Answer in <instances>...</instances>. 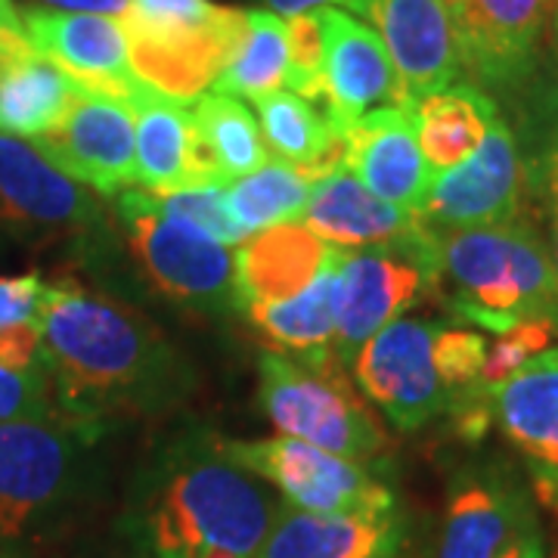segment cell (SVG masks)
Here are the masks:
<instances>
[{
  "instance_id": "cell-1",
  "label": "cell",
  "mask_w": 558,
  "mask_h": 558,
  "mask_svg": "<svg viewBox=\"0 0 558 558\" xmlns=\"http://www.w3.org/2000/svg\"><path fill=\"white\" fill-rule=\"evenodd\" d=\"M40 363L69 418L159 410L180 391L183 369L149 319L75 279L47 286L40 304Z\"/></svg>"
},
{
  "instance_id": "cell-2",
  "label": "cell",
  "mask_w": 558,
  "mask_h": 558,
  "mask_svg": "<svg viewBox=\"0 0 558 558\" xmlns=\"http://www.w3.org/2000/svg\"><path fill=\"white\" fill-rule=\"evenodd\" d=\"M277 512L260 478L211 450L161 475L146 534L159 558H260Z\"/></svg>"
},
{
  "instance_id": "cell-3",
  "label": "cell",
  "mask_w": 558,
  "mask_h": 558,
  "mask_svg": "<svg viewBox=\"0 0 558 558\" xmlns=\"http://www.w3.org/2000/svg\"><path fill=\"white\" fill-rule=\"evenodd\" d=\"M435 236L438 279L447 277L453 282V317L497 336L509 332L515 323L537 319L558 336L556 264L531 220L435 230Z\"/></svg>"
},
{
  "instance_id": "cell-4",
  "label": "cell",
  "mask_w": 558,
  "mask_h": 558,
  "mask_svg": "<svg viewBox=\"0 0 558 558\" xmlns=\"http://www.w3.org/2000/svg\"><path fill=\"white\" fill-rule=\"evenodd\" d=\"M248 13L211 0H128L121 16L134 75L180 102L215 87Z\"/></svg>"
},
{
  "instance_id": "cell-5",
  "label": "cell",
  "mask_w": 558,
  "mask_h": 558,
  "mask_svg": "<svg viewBox=\"0 0 558 558\" xmlns=\"http://www.w3.org/2000/svg\"><path fill=\"white\" fill-rule=\"evenodd\" d=\"M260 407L282 438L304 440L354 462H373L388 438L336 351L323 354H260Z\"/></svg>"
},
{
  "instance_id": "cell-6",
  "label": "cell",
  "mask_w": 558,
  "mask_h": 558,
  "mask_svg": "<svg viewBox=\"0 0 558 558\" xmlns=\"http://www.w3.org/2000/svg\"><path fill=\"white\" fill-rule=\"evenodd\" d=\"M220 459L270 481L289 506L319 515H391L395 494L363 462L295 438L218 440Z\"/></svg>"
},
{
  "instance_id": "cell-7",
  "label": "cell",
  "mask_w": 558,
  "mask_h": 558,
  "mask_svg": "<svg viewBox=\"0 0 558 558\" xmlns=\"http://www.w3.org/2000/svg\"><path fill=\"white\" fill-rule=\"evenodd\" d=\"M119 215L131 252L137 255L146 279L165 299L202 314L245 311L240 282V245H223L196 230L156 218L140 205L119 196Z\"/></svg>"
},
{
  "instance_id": "cell-8",
  "label": "cell",
  "mask_w": 558,
  "mask_h": 558,
  "mask_svg": "<svg viewBox=\"0 0 558 558\" xmlns=\"http://www.w3.org/2000/svg\"><path fill=\"white\" fill-rule=\"evenodd\" d=\"M438 282V236L422 220L416 233L400 245L357 248L341 258L339 332L332 351L341 363H354L357 351L403 314L425 286Z\"/></svg>"
},
{
  "instance_id": "cell-9",
  "label": "cell",
  "mask_w": 558,
  "mask_h": 558,
  "mask_svg": "<svg viewBox=\"0 0 558 558\" xmlns=\"http://www.w3.org/2000/svg\"><path fill=\"white\" fill-rule=\"evenodd\" d=\"M440 323L398 317L381 326L351 363L363 395L379 407L400 432H416L450 410L453 395L435 366Z\"/></svg>"
},
{
  "instance_id": "cell-10",
  "label": "cell",
  "mask_w": 558,
  "mask_h": 558,
  "mask_svg": "<svg viewBox=\"0 0 558 558\" xmlns=\"http://www.w3.org/2000/svg\"><path fill=\"white\" fill-rule=\"evenodd\" d=\"M527 199V168L512 128L490 124L475 156L432 180L418 218L435 230L499 227L521 218Z\"/></svg>"
},
{
  "instance_id": "cell-11",
  "label": "cell",
  "mask_w": 558,
  "mask_h": 558,
  "mask_svg": "<svg viewBox=\"0 0 558 558\" xmlns=\"http://www.w3.org/2000/svg\"><path fill=\"white\" fill-rule=\"evenodd\" d=\"M81 438L75 418L0 422V537H20L62 497Z\"/></svg>"
},
{
  "instance_id": "cell-12",
  "label": "cell",
  "mask_w": 558,
  "mask_h": 558,
  "mask_svg": "<svg viewBox=\"0 0 558 558\" xmlns=\"http://www.w3.org/2000/svg\"><path fill=\"white\" fill-rule=\"evenodd\" d=\"M32 143L65 178L100 196H119L137 183V134L128 100L81 90L69 116Z\"/></svg>"
},
{
  "instance_id": "cell-13",
  "label": "cell",
  "mask_w": 558,
  "mask_h": 558,
  "mask_svg": "<svg viewBox=\"0 0 558 558\" xmlns=\"http://www.w3.org/2000/svg\"><path fill=\"white\" fill-rule=\"evenodd\" d=\"M317 20L323 32V102L336 134L348 137L373 109L407 106L395 62L373 25L339 7H319Z\"/></svg>"
},
{
  "instance_id": "cell-14",
  "label": "cell",
  "mask_w": 558,
  "mask_h": 558,
  "mask_svg": "<svg viewBox=\"0 0 558 558\" xmlns=\"http://www.w3.org/2000/svg\"><path fill=\"white\" fill-rule=\"evenodd\" d=\"M344 7L376 25L407 106L457 84L459 50L447 0H344Z\"/></svg>"
},
{
  "instance_id": "cell-15",
  "label": "cell",
  "mask_w": 558,
  "mask_h": 558,
  "mask_svg": "<svg viewBox=\"0 0 558 558\" xmlns=\"http://www.w3.org/2000/svg\"><path fill=\"white\" fill-rule=\"evenodd\" d=\"M553 0H447L459 69L487 87H519L537 65V44Z\"/></svg>"
},
{
  "instance_id": "cell-16",
  "label": "cell",
  "mask_w": 558,
  "mask_h": 558,
  "mask_svg": "<svg viewBox=\"0 0 558 558\" xmlns=\"http://www.w3.org/2000/svg\"><path fill=\"white\" fill-rule=\"evenodd\" d=\"M22 25L28 44L57 62L84 90L131 100L143 84L131 65L124 25L116 16L28 7L22 10Z\"/></svg>"
},
{
  "instance_id": "cell-17",
  "label": "cell",
  "mask_w": 558,
  "mask_h": 558,
  "mask_svg": "<svg viewBox=\"0 0 558 558\" xmlns=\"http://www.w3.org/2000/svg\"><path fill=\"white\" fill-rule=\"evenodd\" d=\"M344 168L369 186L379 199L418 215L435 180L422 156L416 131V106H381L366 112L348 131Z\"/></svg>"
},
{
  "instance_id": "cell-18",
  "label": "cell",
  "mask_w": 558,
  "mask_h": 558,
  "mask_svg": "<svg viewBox=\"0 0 558 558\" xmlns=\"http://www.w3.org/2000/svg\"><path fill=\"white\" fill-rule=\"evenodd\" d=\"M97 205L87 190L44 159L35 143L0 134V223L13 230H87Z\"/></svg>"
},
{
  "instance_id": "cell-19",
  "label": "cell",
  "mask_w": 558,
  "mask_h": 558,
  "mask_svg": "<svg viewBox=\"0 0 558 558\" xmlns=\"http://www.w3.org/2000/svg\"><path fill=\"white\" fill-rule=\"evenodd\" d=\"M137 134V183L149 193H174L193 186H223L205 159L196 121L186 102L140 84L131 97Z\"/></svg>"
},
{
  "instance_id": "cell-20",
  "label": "cell",
  "mask_w": 558,
  "mask_h": 558,
  "mask_svg": "<svg viewBox=\"0 0 558 558\" xmlns=\"http://www.w3.org/2000/svg\"><path fill=\"white\" fill-rule=\"evenodd\" d=\"M490 422L527 457L534 481H558V348L527 360L519 373L484 385Z\"/></svg>"
},
{
  "instance_id": "cell-21",
  "label": "cell",
  "mask_w": 558,
  "mask_h": 558,
  "mask_svg": "<svg viewBox=\"0 0 558 558\" xmlns=\"http://www.w3.org/2000/svg\"><path fill=\"white\" fill-rule=\"evenodd\" d=\"M534 515L531 499L497 472H465L450 490L435 558H499Z\"/></svg>"
},
{
  "instance_id": "cell-22",
  "label": "cell",
  "mask_w": 558,
  "mask_h": 558,
  "mask_svg": "<svg viewBox=\"0 0 558 558\" xmlns=\"http://www.w3.org/2000/svg\"><path fill=\"white\" fill-rule=\"evenodd\" d=\"M299 220L336 248L400 245L422 227L418 215L379 199L344 165L314 183Z\"/></svg>"
},
{
  "instance_id": "cell-23",
  "label": "cell",
  "mask_w": 558,
  "mask_h": 558,
  "mask_svg": "<svg viewBox=\"0 0 558 558\" xmlns=\"http://www.w3.org/2000/svg\"><path fill=\"white\" fill-rule=\"evenodd\" d=\"M400 553V519L319 515L279 506L260 558H388Z\"/></svg>"
},
{
  "instance_id": "cell-24",
  "label": "cell",
  "mask_w": 558,
  "mask_h": 558,
  "mask_svg": "<svg viewBox=\"0 0 558 558\" xmlns=\"http://www.w3.org/2000/svg\"><path fill=\"white\" fill-rule=\"evenodd\" d=\"M240 282L248 304L282 301L307 289L336 245L323 242L304 223H279L255 233L240 248Z\"/></svg>"
},
{
  "instance_id": "cell-25",
  "label": "cell",
  "mask_w": 558,
  "mask_h": 558,
  "mask_svg": "<svg viewBox=\"0 0 558 558\" xmlns=\"http://www.w3.org/2000/svg\"><path fill=\"white\" fill-rule=\"evenodd\" d=\"M84 90L35 47L0 57V134L44 137Z\"/></svg>"
},
{
  "instance_id": "cell-26",
  "label": "cell",
  "mask_w": 558,
  "mask_h": 558,
  "mask_svg": "<svg viewBox=\"0 0 558 558\" xmlns=\"http://www.w3.org/2000/svg\"><path fill=\"white\" fill-rule=\"evenodd\" d=\"M252 102L258 112L267 153L274 159L295 165L314 183L344 165L348 140L336 134L326 112H317L314 102L292 90H274Z\"/></svg>"
},
{
  "instance_id": "cell-27",
  "label": "cell",
  "mask_w": 558,
  "mask_h": 558,
  "mask_svg": "<svg viewBox=\"0 0 558 558\" xmlns=\"http://www.w3.org/2000/svg\"><path fill=\"white\" fill-rule=\"evenodd\" d=\"M341 258H344V248H336L323 264L317 279L292 299L248 304L245 311L252 323L274 344H282L292 354L332 351V341L339 332Z\"/></svg>"
},
{
  "instance_id": "cell-28",
  "label": "cell",
  "mask_w": 558,
  "mask_h": 558,
  "mask_svg": "<svg viewBox=\"0 0 558 558\" xmlns=\"http://www.w3.org/2000/svg\"><path fill=\"white\" fill-rule=\"evenodd\" d=\"M499 119L497 102L475 84H450L416 102V131L422 156L432 171H450L475 156L490 124Z\"/></svg>"
},
{
  "instance_id": "cell-29",
  "label": "cell",
  "mask_w": 558,
  "mask_h": 558,
  "mask_svg": "<svg viewBox=\"0 0 558 558\" xmlns=\"http://www.w3.org/2000/svg\"><path fill=\"white\" fill-rule=\"evenodd\" d=\"M193 121H196L205 159L211 161L223 186L245 174H255L260 165L270 161L258 119L236 97L215 94V90L202 94L193 109Z\"/></svg>"
},
{
  "instance_id": "cell-30",
  "label": "cell",
  "mask_w": 558,
  "mask_h": 558,
  "mask_svg": "<svg viewBox=\"0 0 558 558\" xmlns=\"http://www.w3.org/2000/svg\"><path fill=\"white\" fill-rule=\"evenodd\" d=\"M245 35L215 81V94L236 100H258L289 87V35L286 20L270 10H245Z\"/></svg>"
},
{
  "instance_id": "cell-31",
  "label": "cell",
  "mask_w": 558,
  "mask_h": 558,
  "mask_svg": "<svg viewBox=\"0 0 558 558\" xmlns=\"http://www.w3.org/2000/svg\"><path fill=\"white\" fill-rule=\"evenodd\" d=\"M314 190V180L289 161L270 159L255 174L227 183V211L245 236L264 233L279 223H295Z\"/></svg>"
},
{
  "instance_id": "cell-32",
  "label": "cell",
  "mask_w": 558,
  "mask_h": 558,
  "mask_svg": "<svg viewBox=\"0 0 558 558\" xmlns=\"http://www.w3.org/2000/svg\"><path fill=\"white\" fill-rule=\"evenodd\" d=\"M223 190L227 186H193V190H174V193L124 190V196L140 205L143 211L168 220V223L196 230L202 236L223 242V245H242L248 236L242 233L240 223L230 218Z\"/></svg>"
},
{
  "instance_id": "cell-33",
  "label": "cell",
  "mask_w": 558,
  "mask_h": 558,
  "mask_svg": "<svg viewBox=\"0 0 558 558\" xmlns=\"http://www.w3.org/2000/svg\"><path fill=\"white\" fill-rule=\"evenodd\" d=\"M289 35V87L307 102L323 100V32L317 10L286 20Z\"/></svg>"
},
{
  "instance_id": "cell-34",
  "label": "cell",
  "mask_w": 558,
  "mask_h": 558,
  "mask_svg": "<svg viewBox=\"0 0 558 558\" xmlns=\"http://www.w3.org/2000/svg\"><path fill=\"white\" fill-rule=\"evenodd\" d=\"M534 146L524 159L527 193L558 199V90H546L534 106Z\"/></svg>"
},
{
  "instance_id": "cell-35",
  "label": "cell",
  "mask_w": 558,
  "mask_h": 558,
  "mask_svg": "<svg viewBox=\"0 0 558 558\" xmlns=\"http://www.w3.org/2000/svg\"><path fill=\"white\" fill-rule=\"evenodd\" d=\"M487 344L490 341L478 336V332L440 326L438 339H435V366H438L440 379H444L450 395H459L465 388L481 385V369H484V360H487Z\"/></svg>"
},
{
  "instance_id": "cell-36",
  "label": "cell",
  "mask_w": 558,
  "mask_h": 558,
  "mask_svg": "<svg viewBox=\"0 0 558 558\" xmlns=\"http://www.w3.org/2000/svg\"><path fill=\"white\" fill-rule=\"evenodd\" d=\"M553 329L537 319H524L515 323L509 332H502L497 341L487 344V360L481 369V385H497V381L509 379L512 373H519L527 360L543 354L553 341Z\"/></svg>"
},
{
  "instance_id": "cell-37",
  "label": "cell",
  "mask_w": 558,
  "mask_h": 558,
  "mask_svg": "<svg viewBox=\"0 0 558 558\" xmlns=\"http://www.w3.org/2000/svg\"><path fill=\"white\" fill-rule=\"evenodd\" d=\"M50 416V388L44 369H10L0 363V422Z\"/></svg>"
},
{
  "instance_id": "cell-38",
  "label": "cell",
  "mask_w": 558,
  "mask_h": 558,
  "mask_svg": "<svg viewBox=\"0 0 558 558\" xmlns=\"http://www.w3.org/2000/svg\"><path fill=\"white\" fill-rule=\"evenodd\" d=\"M44 292L47 286L38 274L0 277V329L20 326V323H38Z\"/></svg>"
},
{
  "instance_id": "cell-39",
  "label": "cell",
  "mask_w": 558,
  "mask_h": 558,
  "mask_svg": "<svg viewBox=\"0 0 558 558\" xmlns=\"http://www.w3.org/2000/svg\"><path fill=\"white\" fill-rule=\"evenodd\" d=\"M0 363L10 369H38L40 323H20L0 329Z\"/></svg>"
},
{
  "instance_id": "cell-40",
  "label": "cell",
  "mask_w": 558,
  "mask_h": 558,
  "mask_svg": "<svg viewBox=\"0 0 558 558\" xmlns=\"http://www.w3.org/2000/svg\"><path fill=\"white\" fill-rule=\"evenodd\" d=\"M32 47L25 38V25H22V13L13 7V0H0V57L16 53Z\"/></svg>"
},
{
  "instance_id": "cell-41",
  "label": "cell",
  "mask_w": 558,
  "mask_h": 558,
  "mask_svg": "<svg viewBox=\"0 0 558 558\" xmlns=\"http://www.w3.org/2000/svg\"><path fill=\"white\" fill-rule=\"evenodd\" d=\"M499 558H546V546H543V534H539L537 515L521 524L515 531V537L506 543L502 556Z\"/></svg>"
},
{
  "instance_id": "cell-42",
  "label": "cell",
  "mask_w": 558,
  "mask_h": 558,
  "mask_svg": "<svg viewBox=\"0 0 558 558\" xmlns=\"http://www.w3.org/2000/svg\"><path fill=\"white\" fill-rule=\"evenodd\" d=\"M50 10L62 13H94V16H116L121 20L128 13V0H44Z\"/></svg>"
},
{
  "instance_id": "cell-43",
  "label": "cell",
  "mask_w": 558,
  "mask_h": 558,
  "mask_svg": "<svg viewBox=\"0 0 558 558\" xmlns=\"http://www.w3.org/2000/svg\"><path fill=\"white\" fill-rule=\"evenodd\" d=\"M332 3H344V0H267L270 13L277 16H301V13H311V10H319V7H332Z\"/></svg>"
},
{
  "instance_id": "cell-44",
  "label": "cell",
  "mask_w": 558,
  "mask_h": 558,
  "mask_svg": "<svg viewBox=\"0 0 558 558\" xmlns=\"http://www.w3.org/2000/svg\"><path fill=\"white\" fill-rule=\"evenodd\" d=\"M543 205H546V220H549V255L558 274V199H546Z\"/></svg>"
},
{
  "instance_id": "cell-45",
  "label": "cell",
  "mask_w": 558,
  "mask_h": 558,
  "mask_svg": "<svg viewBox=\"0 0 558 558\" xmlns=\"http://www.w3.org/2000/svg\"><path fill=\"white\" fill-rule=\"evenodd\" d=\"M553 32H556V53H558V0H553Z\"/></svg>"
},
{
  "instance_id": "cell-46",
  "label": "cell",
  "mask_w": 558,
  "mask_h": 558,
  "mask_svg": "<svg viewBox=\"0 0 558 558\" xmlns=\"http://www.w3.org/2000/svg\"><path fill=\"white\" fill-rule=\"evenodd\" d=\"M388 558H403V556H400V553H395V556H388Z\"/></svg>"
}]
</instances>
